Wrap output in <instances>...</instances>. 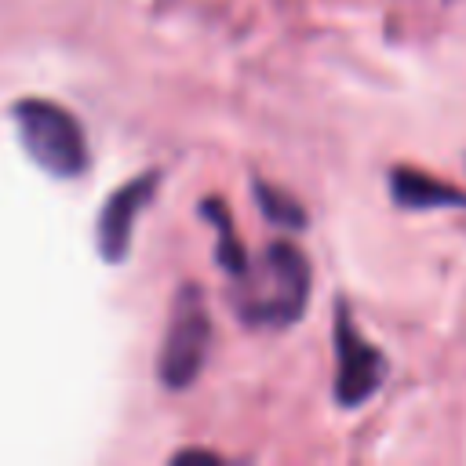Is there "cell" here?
<instances>
[{
	"instance_id": "6da1fadb",
	"label": "cell",
	"mask_w": 466,
	"mask_h": 466,
	"mask_svg": "<svg viewBox=\"0 0 466 466\" xmlns=\"http://www.w3.org/2000/svg\"><path fill=\"white\" fill-rule=\"evenodd\" d=\"M306 302L309 262L288 240L266 244V251L229 280V306L244 328H291Z\"/></svg>"
},
{
	"instance_id": "7a4b0ae2",
	"label": "cell",
	"mask_w": 466,
	"mask_h": 466,
	"mask_svg": "<svg viewBox=\"0 0 466 466\" xmlns=\"http://www.w3.org/2000/svg\"><path fill=\"white\" fill-rule=\"evenodd\" d=\"M18 138L25 153L55 178H76L87 167V138L76 124V116L47 98H22L11 109Z\"/></svg>"
},
{
	"instance_id": "3957f363",
	"label": "cell",
	"mask_w": 466,
	"mask_h": 466,
	"mask_svg": "<svg viewBox=\"0 0 466 466\" xmlns=\"http://www.w3.org/2000/svg\"><path fill=\"white\" fill-rule=\"evenodd\" d=\"M211 350V317L204 291L197 284H182L171 299V320L160 342L157 375L167 390H186L197 382Z\"/></svg>"
},
{
	"instance_id": "277c9868",
	"label": "cell",
	"mask_w": 466,
	"mask_h": 466,
	"mask_svg": "<svg viewBox=\"0 0 466 466\" xmlns=\"http://www.w3.org/2000/svg\"><path fill=\"white\" fill-rule=\"evenodd\" d=\"M386 379V357L357 331L346 302L335 306V400L342 408H357Z\"/></svg>"
},
{
	"instance_id": "5b68a950",
	"label": "cell",
	"mask_w": 466,
	"mask_h": 466,
	"mask_svg": "<svg viewBox=\"0 0 466 466\" xmlns=\"http://www.w3.org/2000/svg\"><path fill=\"white\" fill-rule=\"evenodd\" d=\"M160 186V171H142L131 182H124L120 189H113L98 211L95 222V240H98V255L106 262H124L127 248H131V222L135 215L153 200Z\"/></svg>"
},
{
	"instance_id": "8992f818",
	"label": "cell",
	"mask_w": 466,
	"mask_h": 466,
	"mask_svg": "<svg viewBox=\"0 0 466 466\" xmlns=\"http://www.w3.org/2000/svg\"><path fill=\"white\" fill-rule=\"evenodd\" d=\"M390 197L400 208H466V193L455 186H444L441 178L411 167H393L390 171Z\"/></svg>"
},
{
	"instance_id": "52a82bcc",
	"label": "cell",
	"mask_w": 466,
	"mask_h": 466,
	"mask_svg": "<svg viewBox=\"0 0 466 466\" xmlns=\"http://www.w3.org/2000/svg\"><path fill=\"white\" fill-rule=\"evenodd\" d=\"M200 218H208V222L218 229V244H215V258H218V266H222L229 277L244 273V266H248L251 258H248V251H244V244H240V237H237V226H233L226 204H222L218 197L200 200Z\"/></svg>"
},
{
	"instance_id": "ba28073f",
	"label": "cell",
	"mask_w": 466,
	"mask_h": 466,
	"mask_svg": "<svg viewBox=\"0 0 466 466\" xmlns=\"http://www.w3.org/2000/svg\"><path fill=\"white\" fill-rule=\"evenodd\" d=\"M251 189H255L258 211H262L273 226H280V229H302V226H306V211L299 208L295 197H288L284 189H277V186H269V182H255Z\"/></svg>"
}]
</instances>
